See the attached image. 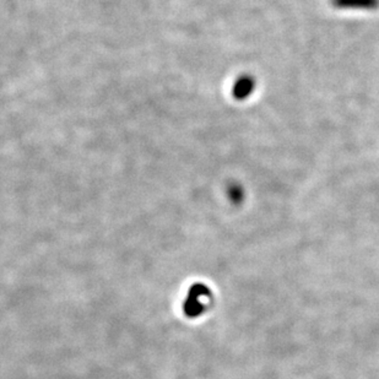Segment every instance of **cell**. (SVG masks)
Returning <instances> with one entry per match:
<instances>
[{
	"label": "cell",
	"mask_w": 379,
	"mask_h": 379,
	"mask_svg": "<svg viewBox=\"0 0 379 379\" xmlns=\"http://www.w3.org/2000/svg\"><path fill=\"white\" fill-rule=\"evenodd\" d=\"M210 291L204 285H195L192 287L188 294V299L185 302V312L188 317H198L205 310L204 302L201 299H208Z\"/></svg>",
	"instance_id": "1"
},
{
	"label": "cell",
	"mask_w": 379,
	"mask_h": 379,
	"mask_svg": "<svg viewBox=\"0 0 379 379\" xmlns=\"http://www.w3.org/2000/svg\"><path fill=\"white\" fill-rule=\"evenodd\" d=\"M374 1H377V0H338L340 6H348V4L351 6H354V3H359V6L362 8L373 6Z\"/></svg>",
	"instance_id": "3"
},
{
	"label": "cell",
	"mask_w": 379,
	"mask_h": 379,
	"mask_svg": "<svg viewBox=\"0 0 379 379\" xmlns=\"http://www.w3.org/2000/svg\"><path fill=\"white\" fill-rule=\"evenodd\" d=\"M252 85H250V79H245V80L240 81L237 85L235 86V94L236 97H245L248 95L252 89Z\"/></svg>",
	"instance_id": "2"
}]
</instances>
